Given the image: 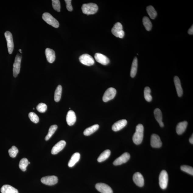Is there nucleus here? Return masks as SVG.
<instances>
[{
  "mask_svg": "<svg viewBox=\"0 0 193 193\" xmlns=\"http://www.w3.org/2000/svg\"><path fill=\"white\" fill-rule=\"evenodd\" d=\"M7 40L8 51L9 54H11L14 50V43L13 36L11 32L7 31L5 34Z\"/></svg>",
  "mask_w": 193,
  "mask_h": 193,
  "instance_id": "8",
  "label": "nucleus"
},
{
  "mask_svg": "<svg viewBox=\"0 0 193 193\" xmlns=\"http://www.w3.org/2000/svg\"><path fill=\"white\" fill-rule=\"evenodd\" d=\"M19 52H20V53H22V50H20H20H19Z\"/></svg>",
  "mask_w": 193,
  "mask_h": 193,
  "instance_id": "43",
  "label": "nucleus"
},
{
  "mask_svg": "<svg viewBox=\"0 0 193 193\" xmlns=\"http://www.w3.org/2000/svg\"><path fill=\"white\" fill-rule=\"evenodd\" d=\"M57 128H58V126L56 125H53L51 126L49 128L48 134L45 137V140L48 141L54 134Z\"/></svg>",
  "mask_w": 193,
  "mask_h": 193,
  "instance_id": "30",
  "label": "nucleus"
},
{
  "mask_svg": "<svg viewBox=\"0 0 193 193\" xmlns=\"http://www.w3.org/2000/svg\"><path fill=\"white\" fill-rule=\"evenodd\" d=\"M76 121V116L75 112L72 110H69L66 116V121L68 125L72 126L75 124Z\"/></svg>",
  "mask_w": 193,
  "mask_h": 193,
  "instance_id": "16",
  "label": "nucleus"
},
{
  "mask_svg": "<svg viewBox=\"0 0 193 193\" xmlns=\"http://www.w3.org/2000/svg\"><path fill=\"white\" fill-rule=\"evenodd\" d=\"M133 179L135 183L137 186L142 187L144 184V180L143 176L139 172H136L133 176Z\"/></svg>",
  "mask_w": 193,
  "mask_h": 193,
  "instance_id": "15",
  "label": "nucleus"
},
{
  "mask_svg": "<svg viewBox=\"0 0 193 193\" xmlns=\"http://www.w3.org/2000/svg\"><path fill=\"white\" fill-rule=\"evenodd\" d=\"M52 5L53 9L55 11L60 12L61 10V3L59 0H52Z\"/></svg>",
  "mask_w": 193,
  "mask_h": 193,
  "instance_id": "36",
  "label": "nucleus"
},
{
  "mask_svg": "<svg viewBox=\"0 0 193 193\" xmlns=\"http://www.w3.org/2000/svg\"><path fill=\"white\" fill-rule=\"evenodd\" d=\"M18 153V149L17 147L13 146L11 148L9 149V153L10 156L12 158H14L16 156Z\"/></svg>",
  "mask_w": 193,
  "mask_h": 193,
  "instance_id": "37",
  "label": "nucleus"
},
{
  "mask_svg": "<svg viewBox=\"0 0 193 193\" xmlns=\"http://www.w3.org/2000/svg\"><path fill=\"white\" fill-rule=\"evenodd\" d=\"M137 67H138V60L136 57L133 59L130 72L131 77L134 78L136 75Z\"/></svg>",
  "mask_w": 193,
  "mask_h": 193,
  "instance_id": "26",
  "label": "nucleus"
},
{
  "mask_svg": "<svg viewBox=\"0 0 193 193\" xmlns=\"http://www.w3.org/2000/svg\"><path fill=\"white\" fill-rule=\"evenodd\" d=\"M79 60L83 65L90 66L94 64V59L91 55L87 54H83L79 57Z\"/></svg>",
  "mask_w": 193,
  "mask_h": 193,
  "instance_id": "6",
  "label": "nucleus"
},
{
  "mask_svg": "<svg viewBox=\"0 0 193 193\" xmlns=\"http://www.w3.org/2000/svg\"><path fill=\"white\" fill-rule=\"evenodd\" d=\"M66 145V142L65 141L61 140L59 141L52 148L51 153L53 155H56L62 150Z\"/></svg>",
  "mask_w": 193,
  "mask_h": 193,
  "instance_id": "14",
  "label": "nucleus"
},
{
  "mask_svg": "<svg viewBox=\"0 0 193 193\" xmlns=\"http://www.w3.org/2000/svg\"><path fill=\"white\" fill-rule=\"evenodd\" d=\"M36 108L38 112L40 113H44L47 111V107L46 104L41 103L38 104Z\"/></svg>",
  "mask_w": 193,
  "mask_h": 193,
  "instance_id": "38",
  "label": "nucleus"
},
{
  "mask_svg": "<svg viewBox=\"0 0 193 193\" xmlns=\"http://www.w3.org/2000/svg\"><path fill=\"white\" fill-rule=\"evenodd\" d=\"M58 181V178L54 176L44 177L41 179V182L43 184L48 186H52L56 184Z\"/></svg>",
  "mask_w": 193,
  "mask_h": 193,
  "instance_id": "9",
  "label": "nucleus"
},
{
  "mask_svg": "<svg viewBox=\"0 0 193 193\" xmlns=\"http://www.w3.org/2000/svg\"><path fill=\"white\" fill-rule=\"evenodd\" d=\"M159 180L160 188L165 189L167 188L168 181V174L165 170H163L160 173Z\"/></svg>",
  "mask_w": 193,
  "mask_h": 193,
  "instance_id": "4",
  "label": "nucleus"
},
{
  "mask_svg": "<svg viewBox=\"0 0 193 193\" xmlns=\"http://www.w3.org/2000/svg\"><path fill=\"white\" fill-rule=\"evenodd\" d=\"M96 188L101 193H113L111 188L105 184L98 183L96 184Z\"/></svg>",
  "mask_w": 193,
  "mask_h": 193,
  "instance_id": "10",
  "label": "nucleus"
},
{
  "mask_svg": "<svg viewBox=\"0 0 193 193\" xmlns=\"http://www.w3.org/2000/svg\"><path fill=\"white\" fill-rule=\"evenodd\" d=\"M147 12L151 19H155L157 15L156 11L154 8L151 5L148 6L147 7Z\"/></svg>",
  "mask_w": 193,
  "mask_h": 193,
  "instance_id": "29",
  "label": "nucleus"
},
{
  "mask_svg": "<svg viewBox=\"0 0 193 193\" xmlns=\"http://www.w3.org/2000/svg\"><path fill=\"white\" fill-rule=\"evenodd\" d=\"M29 118L32 122L37 124L39 121V118L37 114L34 112H30L28 114Z\"/></svg>",
  "mask_w": 193,
  "mask_h": 193,
  "instance_id": "35",
  "label": "nucleus"
},
{
  "mask_svg": "<svg viewBox=\"0 0 193 193\" xmlns=\"http://www.w3.org/2000/svg\"><path fill=\"white\" fill-rule=\"evenodd\" d=\"M174 82L178 96L181 97L183 94V90L179 78L175 76L174 78Z\"/></svg>",
  "mask_w": 193,
  "mask_h": 193,
  "instance_id": "19",
  "label": "nucleus"
},
{
  "mask_svg": "<svg viewBox=\"0 0 193 193\" xmlns=\"http://www.w3.org/2000/svg\"><path fill=\"white\" fill-rule=\"evenodd\" d=\"M80 158V153H74L70 160L68 163L69 167H72L74 166L76 163L79 161Z\"/></svg>",
  "mask_w": 193,
  "mask_h": 193,
  "instance_id": "23",
  "label": "nucleus"
},
{
  "mask_svg": "<svg viewBox=\"0 0 193 193\" xmlns=\"http://www.w3.org/2000/svg\"><path fill=\"white\" fill-rule=\"evenodd\" d=\"M151 90L150 88L148 87H146L145 88L144 93V97L146 100L148 102H151L153 99L151 95Z\"/></svg>",
  "mask_w": 193,
  "mask_h": 193,
  "instance_id": "32",
  "label": "nucleus"
},
{
  "mask_svg": "<svg viewBox=\"0 0 193 193\" xmlns=\"http://www.w3.org/2000/svg\"><path fill=\"white\" fill-rule=\"evenodd\" d=\"M98 5L93 3L83 4L82 7L83 13L87 15L95 14L98 11Z\"/></svg>",
  "mask_w": 193,
  "mask_h": 193,
  "instance_id": "2",
  "label": "nucleus"
},
{
  "mask_svg": "<svg viewBox=\"0 0 193 193\" xmlns=\"http://www.w3.org/2000/svg\"><path fill=\"white\" fill-rule=\"evenodd\" d=\"M61 93H62V87L61 85H59L57 86L55 91L54 99L55 102H58L60 101Z\"/></svg>",
  "mask_w": 193,
  "mask_h": 193,
  "instance_id": "28",
  "label": "nucleus"
},
{
  "mask_svg": "<svg viewBox=\"0 0 193 193\" xmlns=\"http://www.w3.org/2000/svg\"><path fill=\"white\" fill-rule=\"evenodd\" d=\"M156 120L159 123L160 126L163 127L164 126L163 122V115L161 110L159 108H156L154 112Z\"/></svg>",
  "mask_w": 193,
  "mask_h": 193,
  "instance_id": "21",
  "label": "nucleus"
},
{
  "mask_svg": "<svg viewBox=\"0 0 193 193\" xmlns=\"http://www.w3.org/2000/svg\"><path fill=\"white\" fill-rule=\"evenodd\" d=\"M127 123L126 120H119L113 125L112 130L115 132L120 131L126 126Z\"/></svg>",
  "mask_w": 193,
  "mask_h": 193,
  "instance_id": "17",
  "label": "nucleus"
},
{
  "mask_svg": "<svg viewBox=\"0 0 193 193\" xmlns=\"http://www.w3.org/2000/svg\"><path fill=\"white\" fill-rule=\"evenodd\" d=\"M125 36V32L124 30H122L118 34V38H122L124 37Z\"/></svg>",
  "mask_w": 193,
  "mask_h": 193,
  "instance_id": "40",
  "label": "nucleus"
},
{
  "mask_svg": "<svg viewBox=\"0 0 193 193\" xmlns=\"http://www.w3.org/2000/svg\"><path fill=\"white\" fill-rule=\"evenodd\" d=\"M144 127L142 125H137L135 132L133 136V141L135 145H139L142 142L143 138Z\"/></svg>",
  "mask_w": 193,
  "mask_h": 193,
  "instance_id": "1",
  "label": "nucleus"
},
{
  "mask_svg": "<svg viewBox=\"0 0 193 193\" xmlns=\"http://www.w3.org/2000/svg\"><path fill=\"white\" fill-rule=\"evenodd\" d=\"M143 23L147 30L150 31L151 30L152 24L148 17H144L143 18Z\"/></svg>",
  "mask_w": 193,
  "mask_h": 193,
  "instance_id": "31",
  "label": "nucleus"
},
{
  "mask_svg": "<svg viewBox=\"0 0 193 193\" xmlns=\"http://www.w3.org/2000/svg\"><path fill=\"white\" fill-rule=\"evenodd\" d=\"M22 57L19 55H16L13 65V75L14 77L17 76L20 71Z\"/></svg>",
  "mask_w": 193,
  "mask_h": 193,
  "instance_id": "7",
  "label": "nucleus"
},
{
  "mask_svg": "<svg viewBox=\"0 0 193 193\" xmlns=\"http://www.w3.org/2000/svg\"><path fill=\"white\" fill-rule=\"evenodd\" d=\"M188 33L190 35L193 34V26L192 25L191 27L188 30Z\"/></svg>",
  "mask_w": 193,
  "mask_h": 193,
  "instance_id": "41",
  "label": "nucleus"
},
{
  "mask_svg": "<svg viewBox=\"0 0 193 193\" xmlns=\"http://www.w3.org/2000/svg\"><path fill=\"white\" fill-rule=\"evenodd\" d=\"M42 19L47 24L55 28H58L59 26V23L56 19L48 13H44L43 14Z\"/></svg>",
  "mask_w": 193,
  "mask_h": 193,
  "instance_id": "3",
  "label": "nucleus"
},
{
  "mask_svg": "<svg viewBox=\"0 0 193 193\" xmlns=\"http://www.w3.org/2000/svg\"><path fill=\"white\" fill-rule=\"evenodd\" d=\"M151 146L155 148H159L162 146V142L159 135L155 134L152 135L151 139Z\"/></svg>",
  "mask_w": 193,
  "mask_h": 193,
  "instance_id": "13",
  "label": "nucleus"
},
{
  "mask_svg": "<svg viewBox=\"0 0 193 193\" xmlns=\"http://www.w3.org/2000/svg\"><path fill=\"white\" fill-rule=\"evenodd\" d=\"M117 93L116 90L113 87L108 88L104 92L103 100L104 102H107L114 98Z\"/></svg>",
  "mask_w": 193,
  "mask_h": 193,
  "instance_id": "5",
  "label": "nucleus"
},
{
  "mask_svg": "<svg viewBox=\"0 0 193 193\" xmlns=\"http://www.w3.org/2000/svg\"><path fill=\"white\" fill-rule=\"evenodd\" d=\"M122 30L123 26L122 24L120 22H118L114 24L111 31L114 36L118 38V34Z\"/></svg>",
  "mask_w": 193,
  "mask_h": 193,
  "instance_id": "24",
  "label": "nucleus"
},
{
  "mask_svg": "<svg viewBox=\"0 0 193 193\" xmlns=\"http://www.w3.org/2000/svg\"><path fill=\"white\" fill-rule=\"evenodd\" d=\"M45 54L47 60L49 63H52L54 62L55 59V52L54 50L50 48H47L45 50Z\"/></svg>",
  "mask_w": 193,
  "mask_h": 193,
  "instance_id": "18",
  "label": "nucleus"
},
{
  "mask_svg": "<svg viewBox=\"0 0 193 193\" xmlns=\"http://www.w3.org/2000/svg\"><path fill=\"white\" fill-rule=\"evenodd\" d=\"M189 141L192 144H193V135H192V136H191V137H190V139H189Z\"/></svg>",
  "mask_w": 193,
  "mask_h": 193,
  "instance_id": "42",
  "label": "nucleus"
},
{
  "mask_svg": "<svg viewBox=\"0 0 193 193\" xmlns=\"http://www.w3.org/2000/svg\"><path fill=\"white\" fill-rule=\"evenodd\" d=\"M28 161L26 158H23L20 161L19 167L20 170L23 171H25L26 170V167L28 165Z\"/></svg>",
  "mask_w": 193,
  "mask_h": 193,
  "instance_id": "33",
  "label": "nucleus"
},
{
  "mask_svg": "<svg viewBox=\"0 0 193 193\" xmlns=\"http://www.w3.org/2000/svg\"><path fill=\"white\" fill-rule=\"evenodd\" d=\"M66 3L67 9L69 12L73 11V7L71 4V0H65V1Z\"/></svg>",
  "mask_w": 193,
  "mask_h": 193,
  "instance_id": "39",
  "label": "nucleus"
},
{
  "mask_svg": "<svg viewBox=\"0 0 193 193\" xmlns=\"http://www.w3.org/2000/svg\"><path fill=\"white\" fill-rule=\"evenodd\" d=\"M182 171L186 172L189 174L193 175V168L188 165H182L181 167Z\"/></svg>",
  "mask_w": 193,
  "mask_h": 193,
  "instance_id": "34",
  "label": "nucleus"
},
{
  "mask_svg": "<svg viewBox=\"0 0 193 193\" xmlns=\"http://www.w3.org/2000/svg\"><path fill=\"white\" fill-rule=\"evenodd\" d=\"M99 128V125L97 124L94 125L91 127L86 128L84 131L83 134L86 136H89L93 133L95 132Z\"/></svg>",
  "mask_w": 193,
  "mask_h": 193,
  "instance_id": "25",
  "label": "nucleus"
},
{
  "mask_svg": "<svg viewBox=\"0 0 193 193\" xmlns=\"http://www.w3.org/2000/svg\"><path fill=\"white\" fill-rule=\"evenodd\" d=\"M188 125V123L186 121L178 123L176 128V132L177 134L180 135L183 133L186 130Z\"/></svg>",
  "mask_w": 193,
  "mask_h": 193,
  "instance_id": "20",
  "label": "nucleus"
},
{
  "mask_svg": "<svg viewBox=\"0 0 193 193\" xmlns=\"http://www.w3.org/2000/svg\"><path fill=\"white\" fill-rule=\"evenodd\" d=\"M130 158V154L126 153L121 156L114 162L113 164L115 166L122 165V164L126 163Z\"/></svg>",
  "mask_w": 193,
  "mask_h": 193,
  "instance_id": "11",
  "label": "nucleus"
},
{
  "mask_svg": "<svg viewBox=\"0 0 193 193\" xmlns=\"http://www.w3.org/2000/svg\"><path fill=\"white\" fill-rule=\"evenodd\" d=\"M2 193H19L17 189L9 185H4L1 188Z\"/></svg>",
  "mask_w": 193,
  "mask_h": 193,
  "instance_id": "22",
  "label": "nucleus"
},
{
  "mask_svg": "<svg viewBox=\"0 0 193 193\" xmlns=\"http://www.w3.org/2000/svg\"><path fill=\"white\" fill-rule=\"evenodd\" d=\"M94 58L98 62L103 65H107L110 62L109 59L106 55L100 53H96L94 55Z\"/></svg>",
  "mask_w": 193,
  "mask_h": 193,
  "instance_id": "12",
  "label": "nucleus"
},
{
  "mask_svg": "<svg viewBox=\"0 0 193 193\" xmlns=\"http://www.w3.org/2000/svg\"><path fill=\"white\" fill-rule=\"evenodd\" d=\"M111 153L110 150L109 149H107L103 152L98 158V162L99 163H101V162L105 161L110 157Z\"/></svg>",
  "mask_w": 193,
  "mask_h": 193,
  "instance_id": "27",
  "label": "nucleus"
}]
</instances>
